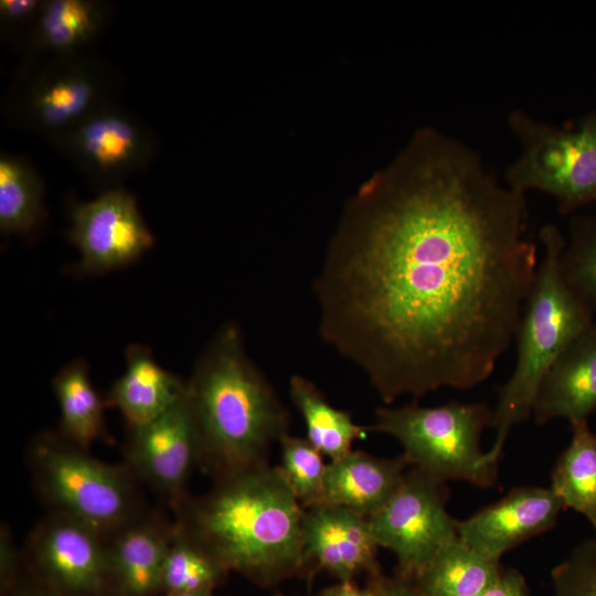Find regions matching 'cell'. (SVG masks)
I'll return each mask as SVG.
<instances>
[{
  "label": "cell",
  "mask_w": 596,
  "mask_h": 596,
  "mask_svg": "<svg viewBox=\"0 0 596 596\" xmlns=\"http://www.w3.org/2000/svg\"><path fill=\"white\" fill-rule=\"evenodd\" d=\"M349 217L312 280L321 340L387 405L485 382L539 265L525 194L429 131Z\"/></svg>",
  "instance_id": "obj_1"
},
{
  "label": "cell",
  "mask_w": 596,
  "mask_h": 596,
  "mask_svg": "<svg viewBox=\"0 0 596 596\" xmlns=\"http://www.w3.org/2000/svg\"><path fill=\"white\" fill-rule=\"evenodd\" d=\"M174 522L227 573L259 585L307 573L305 508L277 466L268 464L215 481L173 510Z\"/></svg>",
  "instance_id": "obj_2"
},
{
  "label": "cell",
  "mask_w": 596,
  "mask_h": 596,
  "mask_svg": "<svg viewBox=\"0 0 596 596\" xmlns=\"http://www.w3.org/2000/svg\"><path fill=\"white\" fill-rule=\"evenodd\" d=\"M199 435V466L214 481L267 464L289 434L290 414L248 356L237 323L220 328L187 381Z\"/></svg>",
  "instance_id": "obj_3"
},
{
  "label": "cell",
  "mask_w": 596,
  "mask_h": 596,
  "mask_svg": "<svg viewBox=\"0 0 596 596\" xmlns=\"http://www.w3.org/2000/svg\"><path fill=\"white\" fill-rule=\"evenodd\" d=\"M543 256L528 295L514 340L517 361L499 392L489 426L496 438L488 464L498 466L507 437L517 424L526 421L540 384L566 347L594 320L595 315L564 280L560 257L565 237L555 224H545L539 234Z\"/></svg>",
  "instance_id": "obj_4"
},
{
  "label": "cell",
  "mask_w": 596,
  "mask_h": 596,
  "mask_svg": "<svg viewBox=\"0 0 596 596\" xmlns=\"http://www.w3.org/2000/svg\"><path fill=\"white\" fill-rule=\"evenodd\" d=\"M29 461L34 487L50 512L73 518L106 539L147 512L139 480L126 464L102 461L58 432L39 434Z\"/></svg>",
  "instance_id": "obj_5"
},
{
  "label": "cell",
  "mask_w": 596,
  "mask_h": 596,
  "mask_svg": "<svg viewBox=\"0 0 596 596\" xmlns=\"http://www.w3.org/2000/svg\"><path fill=\"white\" fill-rule=\"evenodd\" d=\"M119 71L94 51L23 60L4 98L7 121L51 143L119 102Z\"/></svg>",
  "instance_id": "obj_6"
},
{
  "label": "cell",
  "mask_w": 596,
  "mask_h": 596,
  "mask_svg": "<svg viewBox=\"0 0 596 596\" xmlns=\"http://www.w3.org/2000/svg\"><path fill=\"white\" fill-rule=\"evenodd\" d=\"M491 417L486 403L453 401L434 407L411 403L376 408L368 429L395 438L409 467L435 480L491 488L497 485L498 466L487 462L480 445Z\"/></svg>",
  "instance_id": "obj_7"
},
{
  "label": "cell",
  "mask_w": 596,
  "mask_h": 596,
  "mask_svg": "<svg viewBox=\"0 0 596 596\" xmlns=\"http://www.w3.org/2000/svg\"><path fill=\"white\" fill-rule=\"evenodd\" d=\"M507 123L520 145L505 170L509 188L552 196L563 216L596 203V110L557 126L514 109Z\"/></svg>",
  "instance_id": "obj_8"
},
{
  "label": "cell",
  "mask_w": 596,
  "mask_h": 596,
  "mask_svg": "<svg viewBox=\"0 0 596 596\" xmlns=\"http://www.w3.org/2000/svg\"><path fill=\"white\" fill-rule=\"evenodd\" d=\"M446 501L445 482L409 468L387 502L368 518L377 546L395 554L397 576L414 582L457 539L458 520Z\"/></svg>",
  "instance_id": "obj_9"
},
{
  "label": "cell",
  "mask_w": 596,
  "mask_h": 596,
  "mask_svg": "<svg viewBox=\"0 0 596 596\" xmlns=\"http://www.w3.org/2000/svg\"><path fill=\"white\" fill-rule=\"evenodd\" d=\"M52 145L99 192L146 169L159 147L147 124L119 102L98 109Z\"/></svg>",
  "instance_id": "obj_10"
},
{
  "label": "cell",
  "mask_w": 596,
  "mask_h": 596,
  "mask_svg": "<svg viewBox=\"0 0 596 596\" xmlns=\"http://www.w3.org/2000/svg\"><path fill=\"white\" fill-rule=\"evenodd\" d=\"M25 551L39 583L60 596H114L107 539L93 528L50 512L31 532Z\"/></svg>",
  "instance_id": "obj_11"
},
{
  "label": "cell",
  "mask_w": 596,
  "mask_h": 596,
  "mask_svg": "<svg viewBox=\"0 0 596 596\" xmlns=\"http://www.w3.org/2000/svg\"><path fill=\"white\" fill-rule=\"evenodd\" d=\"M70 237L79 252L78 272L91 275L128 266L155 243L135 195L121 185L74 203Z\"/></svg>",
  "instance_id": "obj_12"
},
{
  "label": "cell",
  "mask_w": 596,
  "mask_h": 596,
  "mask_svg": "<svg viewBox=\"0 0 596 596\" xmlns=\"http://www.w3.org/2000/svg\"><path fill=\"white\" fill-rule=\"evenodd\" d=\"M125 453V464L135 477L174 510L188 496V480L199 465V435L188 385L184 395L166 413L129 427Z\"/></svg>",
  "instance_id": "obj_13"
},
{
  "label": "cell",
  "mask_w": 596,
  "mask_h": 596,
  "mask_svg": "<svg viewBox=\"0 0 596 596\" xmlns=\"http://www.w3.org/2000/svg\"><path fill=\"white\" fill-rule=\"evenodd\" d=\"M564 508L551 488L519 487L458 521L457 532L471 547L500 560L507 551L553 528Z\"/></svg>",
  "instance_id": "obj_14"
},
{
  "label": "cell",
  "mask_w": 596,
  "mask_h": 596,
  "mask_svg": "<svg viewBox=\"0 0 596 596\" xmlns=\"http://www.w3.org/2000/svg\"><path fill=\"white\" fill-rule=\"evenodd\" d=\"M302 541L307 572L322 570L350 581L379 570V546L369 520L349 509L331 504L305 509Z\"/></svg>",
  "instance_id": "obj_15"
},
{
  "label": "cell",
  "mask_w": 596,
  "mask_h": 596,
  "mask_svg": "<svg viewBox=\"0 0 596 596\" xmlns=\"http://www.w3.org/2000/svg\"><path fill=\"white\" fill-rule=\"evenodd\" d=\"M596 409V320L561 353L543 377L532 415L542 425L565 418L586 423Z\"/></svg>",
  "instance_id": "obj_16"
},
{
  "label": "cell",
  "mask_w": 596,
  "mask_h": 596,
  "mask_svg": "<svg viewBox=\"0 0 596 596\" xmlns=\"http://www.w3.org/2000/svg\"><path fill=\"white\" fill-rule=\"evenodd\" d=\"M173 529L146 512L107 538L114 596H155L162 592V572Z\"/></svg>",
  "instance_id": "obj_17"
},
{
  "label": "cell",
  "mask_w": 596,
  "mask_h": 596,
  "mask_svg": "<svg viewBox=\"0 0 596 596\" xmlns=\"http://www.w3.org/2000/svg\"><path fill=\"white\" fill-rule=\"evenodd\" d=\"M113 15L105 0H44L20 46L22 61L94 51Z\"/></svg>",
  "instance_id": "obj_18"
},
{
  "label": "cell",
  "mask_w": 596,
  "mask_h": 596,
  "mask_svg": "<svg viewBox=\"0 0 596 596\" xmlns=\"http://www.w3.org/2000/svg\"><path fill=\"white\" fill-rule=\"evenodd\" d=\"M408 468L403 455L380 458L351 450L327 466L323 504L369 518L393 496Z\"/></svg>",
  "instance_id": "obj_19"
},
{
  "label": "cell",
  "mask_w": 596,
  "mask_h": 596,
  "mask_svg": "<svg viewBox=\"0 0 596 596\" xmlns=\"http://www.w3.org/2000/svg\"><path fill=\"white\" fill-rule=\"evenodd\" d=\"M185 391L187 381L162 368L150 349L131 344L126 350V369L111 385L105 401L121 413L129 428L159 417Z\"/></svg>",
  "instance_id": "obj_20"
},
{
  "label": "cell",
  "mask_w": 596,
  "mask_h": 596,
  "mask_svg": "<svg viewBox=\"0 0 596 596\" xmlns=\"http://www.w3.org/2000/svg\"><path fill=\"white\" fill-rule=\"evenodd\" d=\"M501 571L500 560L482 554L457 536L414 583L425 596H480Z\"/></svg>",
  "instance_id": "obj_21"
},
{
  "label": "cell",
  "mask_w": 596,
  "mask_h": 596,
  "mask_svg": "<svg viewBox=\"0 0 596 596\" xmlns=\"http://www.w3.org/2000/svg\"><path fill=\"white\" fill-rule=\"evenodd\" d=\"M289 395L305 422L307 439L331 460L349 454L353 443L369 433L368 427L358 425L348 412L332 406L305 376L296 374L289 379Z\"/></svg>",
  "instance_id": "obj_22"
},
{
  "label": "cell",
  "mask_w": 596,
  "mask_h": 596,
  "mask_svg": "<svg viewBox=\"0 0 596 596\" xmlns=\"http://www.w3.org/2000/svg\"><path fill=\"white\" fill-rule=\"evenodd\" d=\"M60 409V434L88 449L105 432L106 401L95 390L83 360L61 369L52 382Z\"/></svg>",
  "instance_id": "obj_23"
},
{
  "label": "cell",
  "mask_w": 596,
  "mask_h": 596,
  "mask_svg": "<svg viewBox=\"0 0 596 596\" xmlns=\"http://www.w3.org/2000/svg\"><path fill=\"white\" fill-rule=\"evenodd\" d=\"M571 427V441L555 464L550 488L565 508L589 521L596 535V434L587 422Z\"/></svg>",
  "instance_id": "obj_24"
},
{
  "label": "cell",
  "mask_w": 596,
  "mask_h": 596,
  "mask_svg": "<svg viewBox=\"0 0 596 596\" xmlns=\"http://www.w3.org/2000/svg\"><path fill=\"white\" fill-rule=\"evenodd\" d=\"M44 183L38 170L22 156L0 155V231L29 234L44 217Z\"/></svg>",
  "instance_id": "obj_25"
},
{
  "label": "cell",
  "mask_w": 596,
  "mask_h": 596,
  "mask_svg": "<svg viewBox=\"0 0 596 596\" xmlns=\"http://www.w3.org/2000/svg\"><path fill=\"white\" fill-rule=\"evenodd\" d=\"M227 572L175 522L164 560L161 589L164 595L212 593Z\"/></svg>",
  "instance_id": "obj_26"
},
{
  "label": "cell",
  "mask_w": 596,
  "mask_h": 596,
  "mask_svg": "<svg viewBox=\"0 0 596 596\" xmlns=\"http://www.w3.org/2000/svg\"><path fill=\"white\" fill-rule=\"evenodd\" d=\"M560 269L570 288L596 315V215L571 219Z\"/></svg>",
  "instance_id": "obj_27"
},
{
  "label": "cell",
  "mask_w": 596,
  "mask_h": 596,
  "mask_svg": "<svg viewBox=\"0 0 596 596\" xmlns=\"http://www.w3.org/2000/svg\"><path fill=\"white\" fill-rule=\"evenodd\" d=\"M279 444L281 461L277 468L292 494L305 509L323 504L328 465L322 454L307 438L290 434Z\"/></svg>",
  "instance_id": "obj_28"
},
{
  "label": "cell",
  "mask_w": 596,
  "mask_h": 596,
  "mask_svg": "<svg viewBox=\"0 0 596 596\" xmlns=\"http://www.w3.org/2000/svg\"><path fill=\"white\" fill-rule=\"evenodd\" d=\"M551 577L552 596H596V535L574 547Z\"/></svg>",
  "instance_id": "obj_29"
},
{
  "label": "cell",
  "mask_w": 596,
  "mask_h": 596,
  "mask_svg": "<svg viewBox=\"0 0 596 596\" xmlns=\"http://www.w3.org/2000/svg\"><path fill=\"white\" fill-rule=\"evenodd\" d=\"M44 0H1L0 30L7 42L21 46L32 29Z\"/></svg>",
  "instance_id": "obj_30"
},
{
  "label": "cell",
  "mask_w": 596,
  "mask_h": 596,
  "mask_svg": "<svg viewBox=\"0 0 596 596\" xmlns=\"http://www.w3.org/2000/svg\"><path fill=\"white\" fill-rule=\"evenodd\" d=\"M19 558L20 555L8 528H2L0 536V572L1 593L4 596L15 588Z\"/></svg>",
  "instance_id": "obj_31"
},
{
  "label": "cell",
  "mask_w": 596,
  "mask_h": 596,
  "mask_svg": "<svg viewBox=\"0 0 596 596\" xmlns=\"http://www.w3.org/2000/svg\"><path fill=\"white\" fill-rule=\"evenodd\" d=\"M369 583L375 589L376 596H425L413 581L400 576L385 577L380 568L369 574Z\"/></svg>",
  "instance_id": "obj_32"
},
{
  "label": "cell",
  "mask_w": 596,
  "mask_h": 596,
  "mask_svg": "<svg viewBox=\"0 0 596 596\" xmlns=\"http://www.w3.org/2000/svg\"><path fill=\"white\" fill-rule=\"evenodd\" d=\"M480 596H529L521 573L510 568L501 571L498 578Z\"/></svg>",
  "instance_id": "obj_33"
},
{
  "label": "cell",
  "mask_w": 596,
  "mask_h": 596,
  "mask_svg": "<svg viewBox=\"0 0 596 596\" xmlns=\"http://www.w3.org/2000/svg\"><path fill=\"white\" fill-rule=\"evenodd\" d=\"M320 596H376V593L370 583L362 588L353 579H350L340 581V583L323 589Z\"/></svg>",
  "instance_id": "obj_34"
},
{
  "label": "cell",
  "mask_w": 596,
  "mask_h": 596,
  "mask_svg": "<svg viewBox=\"0 0 596 596\" xmlns=\"http://www.w3.org/2000/svg\"><path fill=\"white\" fill-rule=\"evenodd\" d=\"M6 596H60V595L49 589L47 587H45L44 585L40 583L39 586H35V587L13 588Z\"/></svg>",
  "instance_id": "obj_35"
},
{
  "label": "cell",
  "mask_w": 596,
  "mask_h": 596,
  "mask_svg": "<svg viewBox=\"0 0 596 596\" xmlns=\"http://www.w3.org/2000/svg\"><path fill=\"white\" fill-rule=\"evenodd\" d=\"M166 596H212V593L187 592V593L169 594Z\"/></svg>",
  "instance_id": "obj_36"
},
{
  "label": "cell",
  "mask_w": 596,
  "mask_h": 596,
  "mask_svg": "<svg viewBox=\"0 0 596 596\" xmlns=\"http://www.w3.org/2000/svg\"><path fill=\"white\" fill-rule=\"evenodd\" d=\"M276 596H281V595H276Z\"/></svg>",
  "instance_id": "obj_37"
}]
</instances>
